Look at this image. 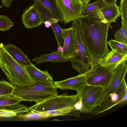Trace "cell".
Listing matches in <instances>:
<instances>
[{"label":"cell","instance_id":"cell-6","mask_svg":"<svg viewBox=\"0 0 127 127\" xmlns=\"http://www.w3.org/2000/svg\"><path fill=\"white\" fill-rule=\"evenodd\" d=\"M127 100V85L125 79L104 100L98 105L91 113L97 115L107 110L114 106L125 103Z\"/></svg>","mask_w":127,"mask_h":127},{"label":"cell","instance_id":"cell-18","mask_svg":"<svg viewBox=\"0 0 127 127\" xmlns=\"http://www.w3.org/2000/svg\"><path fill=\"white\" fill-rule=\"evenodd\" d=\"M100 10L107 23L115 22L117 18L120 15L119 7L116 3L107 4Z\"/></svg>","mask_w":127,"mask_h":127},{"label":"cell","instance_id":"cell-17","mask_svg":"<svg viewBox=\"0 0 127 127\" xmlns=\"http://www.w3.org/2000/svg\"><path fill=\"white\" fill-rule=\"evenodd\" d=\"M34 61L36 64H39L44 62H49L64 63L70 62V60L63 56L62 53L56 51L35 57Z\"/></svg>","mask_w":127,"mask_h":127},{"label":"cell","instance_id":"cell-38","mask_svg":"<svg viewBox=\"0 0 127 127\" xmlns=\"http://www.w3.org/2000/svg\"><path fill=\"white\" fill-rule=\"evenodd\" d=\"M63 50V47H60L58 46L57 48V51L58 52L62 53Z\"/></svg>","mask_w":127,"mask_h":127},{"label":"cell","instance_id":"cell-34","mask_svg":"<svg viewBox=\"0 0 127 127\" xmlns=\"http://www.w3.org/2000/svg\"><path fill=\"white\" fill-rule=\"evenodd\" d=\"M106 4L109 5L116 3L117 0H102Z\"/></svg>","mask_w":127,"mask_h":127},{"label":"cell","instance_id":"cell-5","mask_svg":"<svg viewBox=\"0 0 127 127\" xmlns=\"http://www.w3.org/2000/svg\"><path fill=\"white\" fill-rule=\"evenodd\" d=\"M78 99L77 94L68 95L67 93H65L36 103L29 108L30 111L38 112L59 110L74 106Z\"/></svg>","mask_w":127,"mask_h":127},{"label":"cell","instance_id":"cell-9","mask_svg":"<svg viewBox=\"0 0 127 127\" xmlns=\"http://www.w3.org/2000/svg\"><path fill=\"white\" fill-rule=\"evenodd\" d=\"M84 74L87 84L99 86L105 88L111 80L112 70L98 64Z\"/></svg>","mask_w":127,"mask_h":127},{"label":"cell","instance_id":"cell-7","mask_svg":"<svg viewBox=\"0 0 127 127\" xmlns=\"http://www.w3.org/2000/svg\"><path fill=\"white\" fill-rule=\"evenodd\" d=\"M104 89L99 86L86 84L77 91L78 98L82 101L81 113H91L100 98Z\"/></svg>","mask_w":127,"mask_h":127},{"label":"cell","instance_id":"cell-11","mask_svg":"<svg viewBox=\"0 0 127 127\" xmlns=\"http://www.w3.org/2000/svg\"><path fill=\"white\" fill-rule=\"evenodd\" d=\"M64 38L62 55L70 60L76 55L77 48L75 31L71 26L66 29H62Z\"/></svg>","mask_w":127,"mask_h":127},{"label":"cell","instance_id":"cell-26","mask_svg":"<svg viewBox=\"0 0 127 127\" xmlns=\"http://www.w3.org/2000/svg\"><path fill=\"white\" fill-rule=\"evenodd\" d=\"M19 116L25 121L39 120L48 119L43 113L36 112L32 111H30L27 113L21 115Z\"/></svg>","mask_w":127,"mask_h":127},{"label":"cell","instance_id":"cell-15","mask_svg":"<svg viewBox=\"0 0 127 127\" xmlns=\"http://www.w3.org/2000/svg\"><path fill=\"white\" fill-rule=\"evenodd\" d=\"M7 53L17 63L25 67L32 65V63L27 56L20 49L11 43L4 46Z\"/></svg>","mask_w":127,"mask_h":127},{"label":"cell","instance_id":"cell-1","mask_svg":"<svg viewBox=\"0 0 127 127\" xmlns=\"http://www.w3.org/2000/svg\"><path fill=\"white\" fill-rule=\"evenodd\" d=\"M81 37L90 57L97 64L109 52L107 38L111 23L98 17L83 15L78 19Z\"/></svg>","mask_w":127,"mask_h":127},{"label":"cell","instance_id":"cell-24","mask_svg":"<svg viewBox=\"0 0 127 127\" xmlns=\"http://www.w3.org/2000/svg\"><path fill=\"white\" fill-rule=\"evenodd\" d=\"M51 26L54 33L57 41L58 47H63L64 42V38L62 29L56 23L51 24Z\"/></svg>","mask_w":127,"mask_h":127},{"label":"cell","instance_id":"cell-35","mask_svg":"<svg viewBox=\"0 0 127 127\" xmlns=\"http://www.w3.org/2000/svg\"><path fill=\"white\" fill-rule=\"evenodd\" d=\"M83 3L84 6H86L88 4L91 0H80Z\"/></svg>","mask_w":127,"mask_h":127},{"label":"cell","instance_id":"cell-27","mask_svg":"<svg viewBox=\"0 0 127 127\" xmlns=\"http://www.w3.org/2000/svg\"><path fill=\"white\" fill-rule=\"evenodd\" d=\"M14 86L5 80L0 81V96L12 95Z\"/></svg>","mask_w":127,"mask_h":127},{"label":"cell","instance_id":"cell-40","mask_svg":"<svg viewBox=\"0 0 127 127\" xmlns=\"http://www.w3.org/2000/svg\"></svg>","mask_w":127,"mask_h":127},{"label":"cell","instance_id":"cell-31","mask_svg":"<svg viewBox=\"0 0 127 127\" xmlns=\"http://www.w3.org/2000/svg\"><path fill=\"white\" fill-rule=\"evenodd\" d=\"M17 115L10 111L0 109V117H10L16 116Z\"/></svg>","mask_w":127,"mask_h":127},{"label":"cell","instance_id":"cell-37","mask_svg":"<svg viewBox=\"0 0 127 127\" xmlns=\"http://www.w3.org/2000/svg\"><path fill=\"white\" fill-rule=\"evenodd\" d=\"M4 46L3 45V44L2 43H0V55L1 52H2L3 47H4Z\"/></svg>","mask_w":127,"mask_h":127},{"label":"cell","instance_id":"cell-13","mask_svg":"<svg viewBox=\"0 0 127 127\" xmlns=\"http://www.w3.org/2000/svg\"><path fill=\"white\" fill-rule=\"evenodd\" d=\"M57 88L63 90H73L78 91L86 85L85 74H78L66 79L54 82Z\"/></svg>","mask_w":127,"mask_h":127},{"label":"cell","instance_id":"cell-30","mask_svg":"<svg viewBox=\"0 0 127 127\" xmlns=\"http://www.w3.org/2000/svg\"><path fill=\"white\" fill-rule=\"evenodd\" d=\"M119 8L122 19L127 23V0H121Z\"/></svg>","mask_w":127,"mask_h":127},{"label":"cell","instance_id":"cell-36","mask_svg":"<svg viewBox=\"0 0 127 127\" xmlns=\"http://www.w3.org/2000/svg\"><path fill=\"white\" fill-rule=\"evenodd\" d=\"M45 27L46 28H48L51 26V24L49 22L47 21H45L44 22Z\"/></svg>","mask_w":127,"mask_h":127},{"label":"cell","instance_id":"cell-28","mask_svg":"<svg viewBox=\"0 0 127 127\" xmlns=\"http://www.w3.org/2000/svg\"><path fill=\"white\" fill-rule=\"evenodd\" d=\"M1 109L9 110L16 114L23 112H28L30 110L29 108L19 102L3 107Z\"/></svg>","mask_w":127,"mask_h":127},{"label":"cell","instance_id":"cell-2","mask_svg":"<svg viewBox=\"0 0 127 127\" xmlns=\"http://www.w3.org/2000/svg\"><path fill=\"white\" fill-rule=\"evenodd\" d=\"M34 82L29 85L14 86L12 95L20 98L22 101L36 103L58 95V88L54 83Z\"/></svg>","mask_w":127,"mask_h":127},{"label":"cell","instance_id":"cell-32","mask_svg":"<svg viewBox=\"0 0 127 127\" xmlns=\"http://www.w3.org/2000/svg\"><path fill=\"white\" fill-rule=\"evenodd\" d=\"M75 109L77 111L81 113L82 109V102L81 99H79L74 105Z\"/></svg>","mask_w":127,"mask_h":127},{"label":"cell","instance_id":"cell-22","mask_svg":"<svg viewBox=\"0 0 127 127\" xmlns=\"http://www.w3.org/2000/svg\"><path fill=\"white\" fill-rule=\"evenodd\" d=\"M121 28L114 33L115 40L127 44V23L122 19Z\"/></svg>","mask_w":127,"mask_h":127},{"label":"cell","instance_id":"cell-16","mask_svg":"<svg viewBox=\"0 0 127 127\" xmlns=\"http://www.w3.org/2000/svg\"><path fill=\"white\" fill-rule=\"evenodd\" d=\"M26 68L30 77L34 82L54 83L52 76L47 70L45 71L41 70L37 68L33 64Z\"/></svg>","mask_w":127,"mask_h":127},{"label":"cell","instance_id":"cell-4","mask_svg":"<svg viewBox=\"0 0 127 127\" xmlns=\"http://www.w3.org/2000/svg\"><path fill=\"white\" fill-rule=\"evenodd\" d=\"M72 27L76 35V55L70 62L72 67L78 71L79 74H84L97 64L90 57L83 41L79 29L78 19L73 21Z\"/></svg>","mask_w":127,"mask_h":127},{"label":"cell","instance_id":"cell-23","mask_svg":"<svg viewBox=\"0 0 127 127\" xmlns=\"http://www.w3.org/2000/svg\"><path fill=\"white\" fill-rule=\"evenodd\" d=\"M108 44L112 50L123 55H127V44L111 39L107 41Z\"/></svg>","mask_w":127,"mask_h":127},{"label":"cell","instance_id":"cell-8","mask_svg":"<svg viewBox=\"0 0 127 127\" xmlns=\"http://www.w3.org/2000/svg\"><path fill=\"white\" fill-rule=\"evenodd\" d=\"M64 24L77 19L83 14L84 5L80 0H55Z\"/></svg>","mask_w":127,"mask_h":127},{"label":"cell","instance_id":"cell-12","mask_svg":"<svg viewBox=\"0 0 127 127\" xmlns=\"http://www.w3.org/2000/svg\"><path fill=\"white\" fill-rule=\"evenodd\" d=\"M22 20L25 27L28 29L39 27L43 21L41 13L33 4L24 12L22 16Z\"/></svg>","mask_w":127,"mask_h":127},{"label":"cell","instance_id":"cell-33","mask_svg":"<svg viewBox=\"0 0 127 127\" xmlns=\"http://www.w3.org/2000/svg\"><path fill=\"white\" fill-rule=\"evenodd\" d=\"M14 0H0L2 5L7 8H9Z\"/></svg>","mask_w":127,"mask_h":127},{"label":"cell","instance_id":"cell-39","mask_svg":"<svg viewBox=\"0 0 127 127\" xmlns=\"http://www.w3.org/2000/svg\"><path fill=\"white\" fill-rule=\"evenodd\" d=\"M2 7L1 6H0V8H1Z\"/></svg>","mask_w":127,"mask_h":127},{"label":"cell","instance_id":"cell-10","mask_svg":"<svg viewBox=\"0 0 127 127\" xmlns=\"http://www.w3.org/2000/svg\"><path fill=\"white\" fill-rule=\"evenodd\" d=\"M127 71V61L121 64L112 71L111 80L106 87L104 88L103 94L96 106L105 100L118 86L125 78Z\"/></svg>","mask_w":127,"mask_h":127},{"label":"cell","instance_id":"cell-21","mask_svg":"<svg viewBox=\"0 0 127 127\" xmlns=\"http://www.w3.org/2000/svg\"><path fill=\"white\" fill-rule=\"evenodd\" d=\"M107 5L102 0H97L84 6L82 9V13L86 15L100 10L106 6Z\"/></svg>","mask_w":127,"mask_h":127},{"label":"cell","instance_id":"cell-20","mask_svg":"<svg viewBox=\"0 0 127 127\" xmlns=\"http://www.w3.org/2000/svg\"><path fill=\"white\" fill-rule=\"evenodd\" d=\"M33 4L39 11L42 17L43 23L44 22L47 21L51 24L57 23L59 21V20L53 18L50 11L47 8L40 4L35 2H34Z\"/></svg>","mask_w":127,"mask_h":127},{"label":"cell","instance_id":"cell-29","mask_svg":"<svg viewBox=\"0 0 127 127\" xmlns=\"http://www.w3.org/2000/svg\"><path fill=\"white\" fill-rule=\"evenodd\" d=\"M13 25L11 20L8 17L4 15H0V31L8 30Z\"/></svg>","mask_w":127,"mask_h":127},{"label":"cell","instance_id":"cell-3","mask_svg":"<svg viewBox=\"0 0 127 127\" xmlns=\"http://www.w3.org/2000/svg\"><path fill=\"white\" fill-rule=\"evenodd\" d=\"M0 67L11 84L24 86L34 83L26 67L15 61L6 51L4 46L0 55Z\"/></svg>","mask_w":127,"mask_h":127},{"label":"cell","instance_id":"cell-14","mask_svg":"<svg viewBox=\"0 0 127 127\" xmlns=\"http://www.w3.org/2000/svg\"><path fill=\"white\" fill-rule=\"evenodd\" d=\"M127 55H123L112 50L98 62V64L113 70L121 63L126 61Z\"/></svg>","mask_w":127,"mask_h":127},{"label":"cell","instance_id":"cell-25","mask_svg":"<svg viewBox=\"0 0 127 127\" xmlns=\"http://www.w3.org/2000/svg\"><path fill=\"white\" fill-rule=\"evenodd\" d=\"M22 101L18 97L12 95L0 96V109L5 106L15 104Z\"/></svg>","mask_w":127,"mask_h":127},{"label":"cell","instance_id":"cell-19","mask_svg":"<svg viewBox=\"0 0 127 127\" xmlns=\"http://www.w3.org/2000/svg\"><path fill=\"white\" fill-rule=\"evenodd\" d=\"M45 7L51 12L54 18L57 19L63 23L62 15L58 9L55 0H32Z\"/></svg>","mask_w":127,"mask_h":127}]
</instances>
